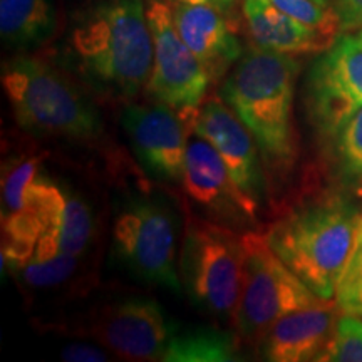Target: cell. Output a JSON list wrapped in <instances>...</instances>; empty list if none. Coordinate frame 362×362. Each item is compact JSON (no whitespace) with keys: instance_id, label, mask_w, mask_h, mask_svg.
Returning <instances> with one entry per match:
<instances>
[{"instance_id":"cell-16","label":"cell","mask_w":362,"mask_h":362,"mask_svg":"<svg viewBox=\"0 0 362 362\" xmlns=\"http://www.w3.org/2000/svg\"><path fill=\"white\" fill-rule=\"evenodd\" d=\"M176 29L205 67L210 81H218L242 57L243 49L230 17L208 6L175 4Z\"/></svg>"},{"instance_id":"cell-9","label":"cell","mask_w":362,"mask_h":362,"mask_svg":"<svg viewBox=\"0 0 362 362\" xmlns=\"http://www.w3.org/2000/svg\"><path fill=\"white\" fill-rule=\"evenodd\" d=\"M305 104L314 128L336 138L362 110V37L346 34L329 45L307 78Z\"/></svg>"},{"instance_id":"cell-14","label":"cell","mask_w":362,"mask_h":362,"mask_svg":"<svg viewBox=\"0 0 362 362\" xmlns=\"http://www.w3.org/2000/svg\"><path fill=\"white\" fill-rule=\"evenodd\" d=\"M193 133L206 139L218 151L240 192L260 208L269 197L267 168L260 149L250 131L221 96H208L203 101L194 119Z\"/></svg>"},{"instance_id":"cell-12","label":"cell","mask_w":362,"mask_h":362,"mask_svg":"<svg viewBox=\"0 0 362 362\" xmlns=\"http://www.w3.org/2000/svg\"><path fill=\"white\" fill-rule=\"evenodd\" d=\"M185 193L216 223L233 230H253L260 208L240 192L218 151L202 136L188 139L183 171Z\"/></svg>"},{"instance_id":"cell-4","label":"cell","mask_w":362,"mask_h":362,"mask_svg":"<svg viewBox=\"0 0 362 362\" xmlns=\"http://www.w3.org/2000/svg\"><path fill=\"white\" fill-rule=\"evenodd\" d=\"M2 86L13 117L33 134L93 139L103 133L94 104L51 64L21 56L4 64Z\"/></svg>"},{"instance_id":"cell-28","label":"cell","mask_w":362,"mask_h":362,"mask_svg":"<svg viewBox=\"0 0 362 362\" xmlns=\"http://www.w3.org/2000/svg\"><path fill=\"white\" fill-rule=\"evenodd\" d=\"M175 4H188V6H208L214 7L216 11L223 12L226 17L232 19L235 7H237L238 0H173Z\"/></svg>"},{"instance_id":"cell-22","label":"cell","mask_w":362,"mask_h":362,"mask_svg":"<svg viewBox=\"0 0 362 362\" xmlns=\"http://www.w3.org/2000/svg\"><path fill=\"white\" fill-rule=\"evenodd\" d=\"M336 161L346 183L362 185V110L336 134Z\"/></svg>"},{"instance_id":"cell-21","label":"cell","mask_w":362,"mask_h":362,"mask_svg":"<svg viewBox=\"0 0 362 362\" xmlns=\"http://www.w3.org/2000/svg\"><path fill=\"white\" fill-rule=\"evenodd\" d=\"M78 267L79 257L59 253L51 259H29L13 267L12 272L29 287L52 288L74 277Z\"/></svg>"},{"instance_id":"cell-11","label":"cell","mask_w":362,"mask_h":362,"mask_svg":"<svg viewBox=\"0 0 362 362\" xmlns=\"http://www.w3.org/2000/svg\"><path fill=\"white\" fill-rule=\"evenodd\" d=\"M175 325L156 300L129 297L103 307L86 334L128 361H161Z\"/></svg>"},{"instance_id":"cell-10","label":"cell","mask_w":362,"mask_h":362,"mask_svg":"<svg viewBox=\"0 0 362 362\" xmlns=\"http://www.w3.org/2000/svg\"><path fill=\"white\" fill-rule=\"evenodd\" d=\"M24 214L39 230L30 259H51L59 253L81 257L93 240L94 218L89 205L57 181L39 175L27 193Z\"/></svg>"},{"instance_id":"cell-3","label":"cell","mask_w":362,"mask_h":362,"mask_svg":"<svg viewBox=\"0 0 362 362\" xmlns=\"http://www.w3.org/2000/svg\"><path fill=\"white\" fill-rule=\"evenodd\" d=\"M79 71L99 93L131 99L146 89L153 67V37L144 0H99L71 30Z\"/></svg>"},{"instance_id":"cell-5","label":"cell","mask_w":362,"mask_h":362,"mask_svg":"<svg viewBox=\"0 0 362 362\" xmlns=\"http://www.w3.org/2000/svg\"><path fill=\"white\" fill-rule=\"evenodd\" d=\"M243 233L189 218L180 253L181 285L197 307L220 320L235 317L243 275Z\"/></svg>"},{"instance_id":"cell-27","label":"cell","mask_w":362,"mask_h":362,"mask_svg":"<svg viewBox=\"0 0 362 362\" xmlns=\"http://www.w3.org/2000/svg\"><path fill=\"white\" fill-rule=\"evenodd\" d=\"M330 4L341 22V30L351 33L362 27V0H330Z\"/></svg>"},{"instance_id":"cell-2","label":"cell","mask_w":362,"mask_h":362,"mask_svg":"<svg viewBox=\"0 0 362 362\" xmlns=\"http://www.w3.org/2000/svg\"><path fill=\"white\" fill-rule=\"evenodd\" d=\"M298 72L297 56L257 45L242 54L220 89L221 99L250 131L272 175L287 173L298 156L293 121Z\"/></svg>"},{"instance_id":"cell-25","label":"cell","mask_w":362,"mask_h":362,"mask_svg":"<svg viewBox=\"0 0 362 362\" xmlns=\"http://www.w3.org/2000/svg\"><path fill=\"white\" fill-rule=\"evenodd\" d=\"M334 298L344 314L362 317V230L354 253L339 280Z\"/></svg>"},{"instance_id":"cell-17","label":"cell","mask_w":362,"mask_h":362,"mask_svg":"<svg viewBox=\"0 0 362 362\" xmlns=\"http://www.w3.org/2000/svg\"><path fill=\"white\" fill-rule=\"evenodd\" d=\"M242 13L253 42L267 51L300 56L324 51L334 42V37L296 21L272 0H242Z\"/></svg>"},{"instance_id":"cell-23","label":"cell","mask_w":362,"mask_h":362,"mask_svg":"<svg viewBox=\"0 0 362 362\" xmlns=\"http://www.w3.org/2000/svg\"><path fill=\"white\" fill-rule=\"evenodd\" d=\"M320 361L362 362V317L341 312Z\"/></svg>"},{"instance_id":"cell-7","label":"cell","mask_w":362,"mask_h":362,"mask_svg":"<svg viewBox=\"0 0 362 362\" xmlns=\"http://www.w3.org/2000/svg\"><path fill=\"white\" fill-rule=\"evenodd\" d=\"M146 16L153 37V67L146 90L151 101L178 112L193 133L198 110L211 83L210 76L181 39L173 7L165 0H146Z\"/></svg>"},{"instance_id":"cell-8","label":"cell","mask_w":362,"mask_h":362,"mask_svg":"<svg viewBox=\"0 0 362 362\" xmlns=\"http://www.w3.org/2000/svg\"><path fill=\"white\" fill-rule=\"evenodd\" d=\"M176 228L170 208L149 198H131L116 216L112 240L117 257L146 282L183 288L176 269Z\"/></svg>"},{"instance_id":"cell-6","label":"cell","mask_w":362,"mask_h":362,"mask_svg":"<svg viewBox=\"0 0 362 362\" xmlns=\"http://www.w3.org/2000/svg\"><path fill=\"white\" fill-rule=\"evenodd\" d=\"M242 291L235 324L243 341L259 346L272 325L291 312L322 305L320 298L279 259L267 242L265 233L243 232Z\"/></svg>"},{"instance_id":"cell-1","label":"cell","mask_w":362,"mask_h":362,"mask_svg":"<svg viewBox=\"0 0 362 362\" xmlns=\"http://www.w3.org/2000/svg\"><path fill=\"white\" fill-rule=\"evenodd\" d=\"M362 230V206L339 192H319L287 206L265 237L279 259L320 298L336 297Z\"/></svg>"},{"instance_id":"cell-24","label":"cell","mask_w":362,"mask_h":362,"mask_svg":"<svg viewBox=\"0 0 362 362\" xmlns=\"http://www.w3.org/2000/svg\"><path fill=\"white\" fill-rule=\"evenodd\" d=\"M272 2L296 21L314 27L329 37H334L337 30H341V22L332 7H324L314 0H272Z\"/></svg>"},{"instance_id":"cell-29","label":"cell","mask_w":362,"mask_h":362,"mask_svg":"<svg viewBox=\"0 0 362 362\" xmlns=\"http://www.w3.org/2000/svg\"><path fill=\"white\" fill-rule=\"evenodd\" d=\"M314 2L320 4V6H324V7H332L330 6V0H314Z\"/></svg>"},{"instance_id":"cell-18","label":"cell","mask_w":362,"mask_h":362,"mask_svg":"<svg viewBox=\"0 0 362 362\" xmlns=\"http://www.w3.org/2000/svg\"><path fill=\"white\" fill-rule=\"evenodd\" d=\"M57 13L54 0H0V34L12 49H33L51 39Z\"/></svg>"},{"instance_id":"cell-15","label":"cell","mask_w":362,"mask_h":362,"mask_svg":"<svg viewBox=\"0 0 362 362\" xmlns=\"http://www.w3.org/2000/svg\"><path fill=\"white\" fill-rule=\"evenodd\" d=\"M339 315L341 310L332 300L284 315L262 339L260 356L272 362L320 361Z\"/></svg>"},{"instance_id":"cell-30","label":"cell","mask_w":362,"mask_h":362,"mask_svg":"<svg viewBox=\"0 0 362 362\" xmlns=\"http://www.w3.org/2000/svg\"><path fill=\"white\" fill-rule=\"evenodd\" d=\"M359 35H361V37H362V27H361V34H359Z\"/></svg>"},{"instance_id":"cell-26","label":"cell","mask_w":362,"mask_h":362,"mask_svg":"<svg viewBox=\"0 0 362 362\" xmlns=\"http://www.w3.org/2000/svg\"><path fill=\"white\" fill-rule=\"evenodd\" d=\"M110 351L106 347L94 346L90 342H72L61 352V359L69 362H104L110 359Z\"/></svg>"},{"instance_id":"cell-19","label":"cell","mask_w":362,"mask_h":362,"mask_svg":"<svg viewBox=\"0 0 362 362\" xmlns=\"http://www.w3.org/2000/svg\"><path fill=\"white\" fill-rule=\"evenodd\" d=\"M233 334L214 327H173L161 361L166 362H232L238 361Z\"/></svg>"},{"instance_id":"cell-13","label":"cell","mask_w":362,"mask_h":362,"mask_svg":"<svg viewBox=\"0 0 362 362\" xmlns=\"http://www.w3.org/2000/svg\"><path fill=\"white\" fill-rule=\"evenodd\" d=\"M123 126L143 168L166 183H181L192 131L166 104H128Z\"/></svg>"},{"instance_id":"cell-20","label":"cell","mask_w":362,"mask_h":362,"mask_svg":"<svg viewBox=\"0 0 362 362\" xmlns=\"http://www.w3.org/2000/svg\"><path fill=\"white\" fill-rule=\"evenodd\" d=\"M39 155H22L8 160L2 170V218L19 215L25 210L27 193L39 176Z\"/></svg>"}]
</instances>
